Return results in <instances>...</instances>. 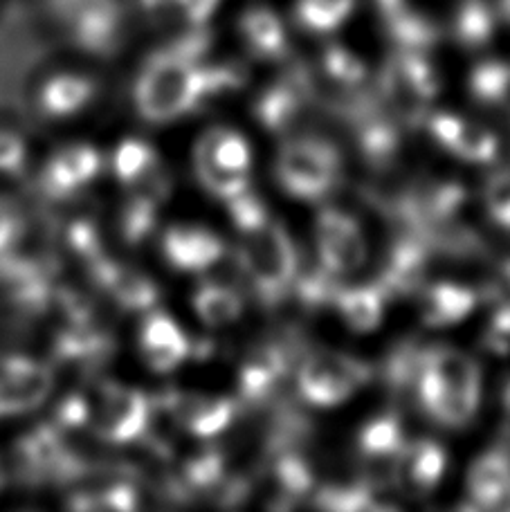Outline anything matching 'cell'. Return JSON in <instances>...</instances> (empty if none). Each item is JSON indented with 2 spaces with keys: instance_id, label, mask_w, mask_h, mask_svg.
<instances>
[{
  "instance_id": "cell-1",
  "label": "cell",
  "mask_w": 510,
  "mask_h": 512,
  "mask_svg": "<svg viewBox=\"0 0 510 512\" xmlns=\"http://www.w3.org/2000/svg\"><path fill=\"white\" fill-rule=\"evenodd\" d=\"M239 81L232 68L198 66L169 48L147 63L135 86V104L147 122L167 124Z\"/></svg>"
},
{
  "instance_id": "cell-2",
  "label": "cell",
  "mask_w": 510,
  "mask_h": 512,
  "mask_svg": "<svg viewBox=\"0 0 510 512\" xmlns=\"http://www.w3.org/2000/svg\"><path fill=\"white\" fill-rule=\"evenodd\" d=\"M230 212L241 234L239 261L252 290L266 306H277L297 279V252L288 232L245 191L230 200Z\"/></svg>"
},
{
  "instance_id": "cell-3",
  "label": "cell",
  "mask_w": 510,
  "mask_h": 512,
  "mask_svg": "<svg viewBox=\"0 0 510 512\" xmlns=\"http://www.w3.org/2000/svg\"><path fill=\"white\" fill-rule=\"evenodd\" d=\"M412 389L418 405L443 427H466L481 400V371L468 353L434 346L418 353Z\"/></svg>"
},
{
  "instance_id": "cell-4",
  "label": "cell",
  "mask_w": 510,
  "mask_h": 512,
  "mask_svg": "<svg viewBox=\"0 0 510 512\" xmlns=\"http://www.w3.org/2000/svg\"><path fill=\"white\" fill-rule=\"evenodd\" d=\"M439 95V75L425 52L398 50L385 63L378 97L398 126H418L430 117V106Z\"/></svg>"
},
{
  "instance_id": "cell-5",
  "label": "cell",
  "mask_w": 510,
  "mask_h": 512,
  "mask_svg": "<svg viewBox=\"0 0 510 512\" xmlns=\"http://www.w3.org/2000/svg\"><path fill=\"white\" fill-rule=\"evenodd\" d=\"M340 171V151L317 133L290 137L281 146L275 164L279 187L302 200H317L329 194L340 178Z\"/></svg>"
},
{
  "instance_id": "cell-6",
  "label": "cell",
  "mask_w": 510,
  "mask_h": 512,
  "mask_svg": "<svg viewBox=\"0 0 510 512\" xmlns=\"http://www.w3.org/2000/svg\"><path fill=\"white\" fill-rule=\"evenodd\" d=\"M194 169L209 194L230 203L250 191V144L230 128H209L194 146Z\"/></svg>"
},
{
  "instance_id": "cell-7",
  "label": "cell",
  "mask_w": 510,
  "mask_h": 512,
  "mask_svg": "<svg viewBox=\"0 0 510 512\" xmlns=\"http://www.w3.org/2000/svg\"><path fill=\"white\" fill-rule=\"evenodd\" d=\"M320 106L322 99L313 88L308 72L297 70L288 79L263 90L254 104V115L270 133L290 140L299 135H315Z\"/></svg>"
},
{
  "instance_id": "cell-8",
  "label": "cell",
  "mask_w": 510,
  "mask_h": 512,
  "mask_svg": "<svg viewBox=\"0 0 510 512\" xmlns=\"http://www.w3.org/2000/svg\"><path fill=\"white\" fill-rule=\"evenodd\" d=\"M369 380V367L338 351L317 349L297 369V389L315 407H338Z\"/></svg>"
},
{
  "instance_id": "cell-9",
  "label": "cell",
  "mask_w": 510,
  "mask_h": 512,
  "mask_svg": "<svg viewBox=\"0 0 510 512\" xmlns=\"http://www.w3.org/2000/svg\"><path fill=\"white\" fill-rule=\"evenodd\" d=\"M405 447L403 425L394 414L371 418L358 436V463L364 486L373 492L394 488Z\"/></svg>"
},
{
  "instance_id": "cell-10",
  "label": "cell",
  "mask_w": 510,
  "mask_h": 512,
  "mask_svg": "<svg viewBox=\"0 0 510 512\" xmlns=\"http://www.w3.org/2000/svg\"><path fill=\"white\" fill-rule=\"evenodd\" d=\"M315 243L322 268L333 277L360 270L367 261V239L360 223L338 207H326L317 214Z\"/></svg>"
},
{
  "instance_id": "cell-11",
  "label": "cell",
  "mask_w": 510,
  "mask_h": 512,
  "mask_svg": "<svg viewBox=\"0 0 510 512\" xmlns=\"http://www.w3.org/2000/svg\"><path fill=\"white\" fill-rule=\"evenodd\" d=\"M95 434L111 443L135 441L149 423V400L142 391L106 382L99 389V402L90 409Z\"/></svg>"
},
{
  "instance_id": "cell-12",
  "label": "cell",
  "mask_w": 510,
  "mask_h": 512,
  "mask_svg": "<svg viewBox=\"0 0 510 512\" xmlns=\"http://www.w3.org/2000/svg\"><path fill=\"white\" fill-rule=\"evenodd\" d=\"M52 373L27 358H0V416L25 414L52 393Z\"/></svg>"
},
{
  "instance_id": "cell-13",
  "label": "cell",
  "mask_w": 510,
  "mask_h": 512,
  "mask_svg": "<svg viewBox=\"0 0 510 512\" xmlns=\"http://www.w3.org/2000/svg\"><path fill=\"white\" fill-rule=\"evenodd\" d=\"M427 128L439 146L461 160L486 164L497 158V135L475 120L454 113H434L427 117Z\"/></svg>"
},
{
  "instance_id": "cell-14",
  "label": "cell",
  "mask_w": 510,
  "mask_h": 512,
  "mask_svg": "<svg viewBox=\"0 0 510 512\" xmlns=\"http://www.w3.org/2000/svg\"><path fill=\"white\" fill-rule=\"evenodd\" d=\"M432 243L418 236L414 232H407L405 236L394 243L385 265H382L378 286L382 288L387 297L394 295H412L423 288L425 270L430 263Z\"/></svg>"
},
{
  "instance_id": "cell-15",
  "label": "cell",
  "mask_w": 510,
  "mask_h": 512,
  "mask_svg": "<svg viewBox=\"0 0 510 512\" xmlns=\"http://www.w3.org/2000/svg\"><path fill=\"white\" fill-rule=\"evenodd\" d=\"M167 409L189 434L198 438L221 434L232 425L236 416V405L232 400L185 391H171L167 396Z\"/></svg>"
},
{
  "instance_id": "cell-16",
  "label": "cell",
  "mask_w": 510,
  "mask_h": 512,
  "mask_svg": "<svg viewBox=\"0 0 510 512\" xmlns=\"http://www.w3.org/2000/svg\"><path fill=\"white\" fill-rule=\"evenodd\" d=\"M162 252L176 270L200 272L223 259V241L205 227L173 225L162 239Z\"/></svg>"
},
{
  "instance_id": "cell-17",
  "label": "cell",
  "mask_w": 510,
  "mask_h": 512,
  "mask_svg": "<svg viewBox=\"0 0 510 512\" xmlns=\"http://www.w3.org/2000/svg\"><path fill=\"white\" fill-rule=\"evenodd\" d=\"M468 497L477 510H510V456L488 450L468 470Z\"/></svg>"
},
{
  "instance_id": "cell-18",
  "label": "cell",
  "mask_w": 510,
  "mask_h": 512,
  "mask_svg": "<svg viewBox=\"0 0 510 512\" xmlns=\"http://www.w3.org/2000/svg\"><path fill=\"white\" fill-rule=\"evenodd\" d=\"M140 351L149 369L158 373L173 371L187 360L189 342L180 326L169 315H149L140 333Z\"/></svg>"
},
{
  "instance_id": "cell-19",
  "label": "cell",
  "mask_w": 510,
  "mask_h": 512,
  "mask_svg": "<svg viewBox=\"0 0 510 512\" xmlns=\"http://www.w3.org/2000/svg\"><path fill=\"white\" fill-rule=\"evenodd\" d=\"M477 306V292L461 283L441 281L418 290V310L427 326L441 328L466 319Z\"/></svg>"
},
{
  "instance_id": "cell-20",
  "label": "cell",
  "mask_w": 510,
  "mask_h": 512,
  "mask_svg": "<svg viewBox=\"0 0 510 512\" xmlns=\"http://www.w3.org/2000/svg\"><path fill=\"white\" fill-rule=\"evenodd\" d=\"M448 465V454L434 441L407 443L403 459H400L396 486L412 495H427L439 486Z\"/></svg>"
},
{
  "instance_id": "cell-21",
  "label": "cell",
  "mask_w": 510,
  "mask_h": 512,
  "mask_svg": "<svg viewBox=\"0 0 510 512\" xmlns=\"http://www.w3.org/2000/svg\"><path fill=\"white\" fill-rule=\"evenodd\" d=\"M288 371V355L277 344H266L254 349L245 358L239 371V391L245 402L259 405L279 387Z\"/></svg>"
},
{
  "instance_id": "cell-22",
  "label": "cell",
  "mask_w": 510,
  "mask_h": 512,
  "mask_svg": "<svg viewBox=\"0 0 510 512\" xmlns=\"http://www.w3.org/2000/svg\"><path fill=\"white\" fill-rule=\"evenodd\" d=\"M99 169H102V158L97 149L88 144H72L52 155L43 180L45 187L54 194H70V191L88 185Z\"/></svg>"
},
{
  "instance_id": "cell-23",
  "label": "cell",
  "mask_w": 510,
  "mask_h": 512,
  "mask_svg": "<svg viewBox=\"0 0 510 512\" xmlns=\"http://www.w3.org/2000/svg\"><path fill=\"white\" fill-rule=\"evenodd\" d=\"M95 277L113 292V297L124 308L131 310H149L158 301V290L144 274L122 268V265L106 261L104 256L93 261Z\"/></svg>"
},
{
  "instance_id": "cell-24",
  "label": "cell",
  "mask_w": 510,
  "mask_h": 512,
  "mask_svg": "<svg viewBox=\"0 0 510 512\" xmlns=\"http://www.w3.org/2000/svg\"><path fill=\"white\" fill-rule=\"evenodd\" d=\"M239 30L248 48L257 59H279L286 52V27L281 18L268 7H250L241 16Z\"/></svg>"
},
{
  "instance_id": "cell-25",
  "label": "cell",
  "mask_w": 510,
  "mask_h": 512,
  "mask_svg": "<svg viewBox=\"0 0 510 512\" xmlns=\"http://www.w3.org/2000/svg\"><path fill=\"white\" fill-rule=\"evenodd\" d=\"M385 299L378 283L373 286H355V288H340L335 295V306H338L344 324L355 333H369L382 322L385 313Z\"/></svg>"
},
{
  "instance_id": "cell-26",
  "label": "cell",
  "mask_w": 510,
  "mask_h": 512,
  "mask_svg": "<svg viewBox=\"0 0 510 512\" xmlns=\"http://www.w3.org/2000/svg\"><path fill=\"white\" fill-rule=\"evenodd\" d=\"M95 95L93 84L86 77L59 75L52 77L41 90V111L48 117H70L90 104Z\"/></svg>"
},
{
  "instance_id": "cell-27",
  "label": "cell",
  "mask_w": 510,
  "mask_h": 512,
  "mask_svg": "<svg viewBox=\"0 0 510 512\" xmlns=\"http://www.w3.org/2000/svg\"><path fill=\"white\" fill-rule=\"evenodd\" d=\"M194 310L200 322L207 326H230L243 313V299L239 292L223 283H203L194 295Z\"/></svg>"
},
{
  "instance_id": "cell-28",
  "label": "cell",
  "mask_w": 510,
  "mask_h": 512,
  "mask_svg": "<svg viewBox=\"0 0 510 512\" xmlns=\"http://www.w3.org/2000/svg\"><path fill=\"white\" fill-rule=\"evenodd\" d=\"M470 93L477 97V102L510 113V63H481L470 75Z\"/></svg>"
},
{
  "instance_id": "cell-29",
  "label": "cell",
  "mask_w": 510,
  "mask_h": 512,
  "mask_svg": "<svg viewBox=\"0 0 510 512\" xmlns=\"http://www.w3.org/2000/svg\"><path fill=\"white\" fill-rule=\"evenodd\" d=\"M495 32L493 9L484 0H463L454 16V34L466 48H481Z\"/></svg>"
},
{
  "instance_id": "cell-30",
  "label": "cell",
  "mask_w": 510,
  "mask_h": 512,
  "mask_svg": "<svg viewBox=\"0 0 510 512\" xmlns=\"http://www.w3.org/2000/svg\"><path fill=\"white\" fill-rule=\"evenodd\" d=\"M355 0H297L295 16L304 30L331 32L351 16Z\"/></svg>"
},
{
  "instance_id": "cell-31",
  "label": "cell",
  "mask_w": 510,
  "mask_h": 512,
  "mask_svg": "<svg viewBox=\"0 0 510 512\" xmlns=\"http://www.w3.org/2000/svg\"><path fill=\"white\" fill-rule=\"evenodd\" d=\"M322 63L326 77H329V84L342 88L346 95L358 93L364 79H367V68H364V63L355 57L351 50L342 48V45H331V48H326Z\"/></svg>"
},
{
  "instance_id": "cell-32",
  "label": "cell",
  "mask_w": 510,
  "mask_h": 512,
  "mask_svg": "<svg viewBox=\"0 0 510 512\" xmlns=\"http://www.w3.org/2000/svg\"><path fill=\"white\" fill-rule=\"evenodd\" d=\"M373 490L360 483V486H340V488H324L317 495V506L326 510H371L382 508L373 499Z\"/></svg>"
},
{
  "instance_id": "cell-33",
  "label": "cell",
  "mask_w": 510,
  "mask_h": 512,
  "mask_svg": "<svg viewBox=\"0 0 510 512\" xmlns=\"http://www.w3.org/2000/svg\"><path fill=\"white\" fill-rule=\"evenodd\" d=\"M156 209L158 205L153 200H147L142 196H131V203L126 205L122 214V234L126 243H140L147 239V234L156 225Z\"/></svg>"
},
{
  "instance_id": "cell-34",
  "label": "cell",
  "mask_w": 510,
  "mask_h": 512,
  "mask_svg": "<svg viewBox=\"0 0 510 512\" xmlns=\"http://www.w3.org/2000/svg\"><path fill=\"white\" fill-rule=\"evenodd\" d=\"M484 205L493 223L510 230V169L488 180L484 189Z\"/></svg>"
},
{
  "instance_id": "cell-35",
  "label": "cell",
  "mask_w": 510,
  "mask_h": 512,
  "mask_svg": "<svg viewBox=\"0 0 510 512\" xmlns=\"http://www.w3.org/2000/svg\"><path fill=\"white\" fill-rule=\"evenodd\" d=\"M187 481L198 488L214 486L223 477V459L216 452H205L187 463Z\"/></svg>"
},
{
  "instance_id": "cell-36",
  "label": "cell",
  "mask_w": 510,
  "mask_h": 512,
  "mask_svg": "<svg viewBox=\"0 0 510 512\" xmlns=\"http://www.w3.org/2000/svg\"><path fill=\"white\" fill-rule=\"evenodd\" d=\"M68 241L72 245V250H75L81 259H86L93 263L95 259L102 256V245H99L97 239V230L93 225L88 223H75L70 227V234H68Z\"/></svg>"
},
{
  "instance_id": "cell-37",
  "label": "cell",
  "mask_w": 510,
  "mask_h": 512,
  "mask_svg": "<svg viewBox=\"0 0 510 512\" xmlns=\"http://www.w3.org/2000/svg\"><path fill=\"white\" fill-rule=\"evenodd\" d=\"M25 164V144L18 135L0 131V171L16 173Z\"/></svg>"
},
{
  "instance_id": "cell-38",
  "label": "cell",
  "mask_w": 510,
  "mask_h": 512,
  "mask_svg": "<svg viewBox=\"0 0 510 512\" xmlns=\"http://www.w3.org/2000/svg\"><path fill=\"white\" fill-rule=\"evenodd\" d=\"M182 16L187 18L191 25H205L212 14L216 12V7L221 5V0H173Z\"/></svg>"
},
{
  "instance_id": "cell-39",
  "label": "cell",
  "mask_w": 510,
  "mask_h": 512,
  "mask_svg": "<svg viewBox=\"0 0 510 512\" xmlns=\"http://www.w3.org/2000/svg\"><path fill=\"white\" fill-rule=\"evenodd\" d=\"M90 409H93V407H90L88 400H84L81 396H72L68 400H63L59 411H57L59 423L70 425V427L84 425L90 420Z\"/></svg>"
},
{
  "instance_id": "cell-40",
  "label": "cell",
  "mask_w": 510,
  "mask_h": 512,
  "mask_svg": "<svg viewBox=\"0 0 510 512\" xmlns=\"http://www.w3.org/2000/svg\"><path fill=\"white\" fill-rule=\"evenodd\" d=\"M16 239H18L16 216L9 212V207L0 200V254L12 248Z\"/></svg>"
},
{
  "instance_id": "cell-41",
  "label": "cell",
  "mask_w": 510,
  "mask_h": 512,
  "mask_svg": "<svg viewBox=\"0 0 510 512\" xmlns=\"http://www.w3.org/2000/svg\"><path fill=\"white\" fill-rule=\"evenodd\" d=\"M97 506L113 508V510H131L135 506V492L129 486H117L102 495Z\"/></svg>"
},
{
  "instance_id": "cell-42",
  "label": "cell",
  "mask_w": 510,
  "mask_h": 512,
  "mask_svg": "<svg viewBox=\"0 0 510 512\" xmlns=\"http://www.w3.org/2000/svg\"><path fill=\"white\" fill-rule=\"evenodd\" d=\"M490 295H493L499 304H510V261H506L502 268L497 270L493 286H490Z\"/></svg>"
},
{
  "instance_id": "cell-43",
  "label": "cell",
  "mask_w": 510,
  "mask_h": 512,
  "mask_svg": "<svg viewBox=\"0 0 510 512\" xmlns=\"http://www.w3.org/2000/svg\"><path fill=\"white\" fill-rule=\"evenodd\" d=\"M504 12H506V16L510 18V0H504Z\"/></svg>"
}]
</instances>
